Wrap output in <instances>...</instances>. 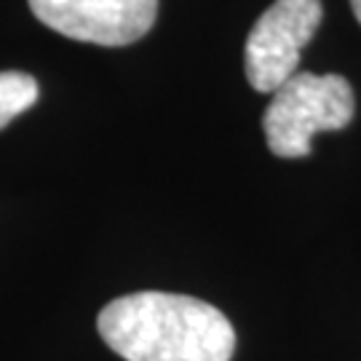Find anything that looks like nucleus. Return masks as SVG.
<instances>
[{
	"label": "nucleus",
	"instance_id": "1",
	"mask_svg": "<svg viewBox=\"0 0 361 361\" xmlns=\"http://www.w3.org/2000/svg\"><path fill=\"white\" fill-rule=\"evenodd\" d=\"M102 340L126 361H231L235 329L204 300L134 292L107 302L97 319Z\"/></svg>",
	"mask_w": 361,
	"mask_h": 361
},
{
	"label": "nucleus",
	"instance_id": "2",
	"mask_svg": "<svg viewBox=\"0 0 361 361\" xmlns=\"http://www.w3.org/2000/svg\"><path fill=\"white\" fill-rule=\"evenodd\" d=\"M353 116L356 97L343 75L295 73L271 94L262 129L273 155L305 158L319 131L345 129Z\"/></svg>",
	"mask_w": 361,
	"mask_h": 361
},
{
	"label": "nucleus",
	"instance_id": "3",
	"mask_svg": "<svg viewBox=\"0 0 361 361\" xmlns=\"http://www.w3.org/2000/svg\"><path fill=\"white\" fill-rule=\"evenodd\" d=\"M322 0H276L246 35L244 70L252 89L273 94L297 73L300 54L322 25Z\"/></svg>",
	"mask_w": 361,
	"mask_h": 361
},
{
	"label": "nucleus",
	"instance_id": "4",
	"mask_svg": "<svg viewBox=\"0 0 361 361\" xmlns=\"http://www.w3.org/2000/svg\"><path fill=\"white\" fill-rule=\"evenodd\" d=\"M54 32L78 43L129 46L155 25L158 0H27Z\"/></svg>",
	"mask_w": 361,
	"mask_h": 361
},
{
	"label": "nucleus",
	"instance_id": "5",
	"mask_svg": "<svg viewBox=\"0 0 361 361\" xmlns=\"http://www.w3.org/2000/svg\"><path fill=\"white\" fill-rule=\"evenodd\" d=\"M38 102V80L30 73L6 70L0 73V131L16 116L27 113Z\"/></svg>",
	"mask_w": 361,
	"mask_h": 361
},
{
	"label": "nucleus",
	"instance_id": "6",
	"mask_svg": "<svg viewBox=\"0 0 361 361\" xmlns=\"http://www.w3.org/2000/svg\"><path fill=\"white\" fill-rule=\"evenodd\" d=\"M350 8H353V13H356V19L361 22V0H350Z\"/></svg>",
	"mask_w": 361,
	"mask_h": 361
}]
</instances>
